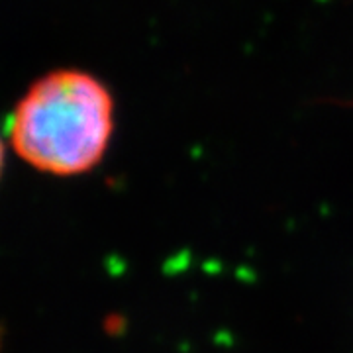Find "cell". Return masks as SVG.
<instances>
[{
  "instance_id": "6da1fadb",
  "label": "cell",
  "mask_w": 353,
  "mask_h": 353,
  "mask_svg": "<svg viewBox=\"0 0 353 353\" xmlns=\"http://www.w3.org/2000/svg\"><path fill=\"white\" fill-rule=\"evenodd\" d=\"M114 132V97L101 79L55 69L36 79L8 122L14 152L55 176L83 175L101 163Z\"/></svg>"
},
{
  "instance_id": "7a4b0ae2",
  "label": "cell",
  "mask_w": 353,
  "mask_h": 353,
  "mask_svg": "<svg viewBox=\"0 0 353 353\" xmlns=\"http://www.w3.org/2000/svg\"><path fill=\"white\" fill-rule=\"evenodd\" d=\"M2 169H4V143L0 139V176H2Z\"/></svg>"
},
{
  "instance_id": "3957f363",
  "label": "cell",
  "mask_w": 353,
  "mask_h": 353,
  "mask_svg": "<svg viewBox=\"0 0 353 353\" xmlns=\"http://www.w3.org/2000/svg\"><path fill=\"white\" fill-rule=\"evenodd\" d=\"M341 104H343V106H353V101H350V102H341Z\"/></svg>"
}]
</instances>
